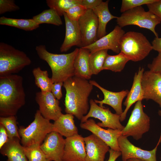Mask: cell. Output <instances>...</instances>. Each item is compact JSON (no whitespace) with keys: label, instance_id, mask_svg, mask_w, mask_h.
I'll return each mask as SVG.
<instances>
[{"label":"cell","instance_id":"cell-1","mask_svg":"<svg viewBox=\"0 0 161 161\" xmlns=\"http://www.w3.org/2000/svg\"><path fill=\"white\" fill-rule=\"evenodd\" d=\"M93 86L88 80L75 76L63 82V86L66 91L64 105L66 114L81 120L88 112L89 97Z\"/></svg>","mask_w":161,"mask_h":161},{"label":"cell","instance_id":"cell-43","mask_svg":"<svg viewBox=\"0 0 161 161\" xmlns=\"http://www.w3.org/2000/svg\"><path fill=\"white\" fill-rule=\"evenodd\" d=\"M109 152V158L106 161H115L121 155L120 152L117 151L111 148Z\"/></svg>","mask_w":161,"mask_h":161},{"label":"cell","instance_id":"cell-41","mask_svg":"<svg viewBox=\"0 0 161 161\" xmlns=\"http://www.w3.org/2000/svg\"><path fill=\"white\" fill-rule=\"evenodd\" d=\"M9 138L4 126L0 124V149L8 141Z\"/></svg>","mask_w":161,"mask_h":161},{"label":"cell","instance_id":"cell-14","mask_svg":"<svg viewBox=\"0 0 161 161\" xmlns=\"http://www.w3.org/2000/svg\"><path fill=\"white\" fill-rule=\"evenodd\" d=\"M65 139L59 133L52 131L46 136L40 148L46 158L54 161H63Z\"/></svg>","mask_w":161,"mask_h":161},{"label":"cell","instance_id":"cell-10","mask_svg":"<svg viewBox=\"0 0 161 161\" xmlns=\"http://www.w3.org/2000/svg\"><path fill=\"white\" fill-rule=\"evenodd\" d=\"M127 137L122 135L118 140L123 161H126L131 158L138 159L145 161H157L156 152L158 147L161 142V133L155 147L150 151L143 150L135 146Z\"/></svg>","mask_w":161,"mask_h":161},{"label":"cell","instance_id":"cell-12","mask_svg":"<svg viewBox=\"0 0 161 161\" xmlns=\"http://www.w3.org/2000/svg\"><path fill=\"white\" fill-rule=\"evenodd\" d=\"M35 100L38 105L39 110L45 119L55 121L63 114L59 100L51 92H36Z\"/></svg>","mask_w":161,"mask_h":161},{"label":"cell","instance_id":"cell-46","mask_svg":"<svg viewBox=\"0 0 161 161\" xmlns=\"http://www.w3.org/2000/svg\"><path fill=\"white\" fill-rule=\"evenodd\" d=\"M44 161H52L50 160L46 159Z\"/></svg>","mask_w":161,"mask_h":161},{"label":"cell","instance_id":"cell-4","mask_svg":"<svg viewBox=\"0 0 161 161\" xmlns=\"http://www.w3.org/2000/svg\"><path fill=\"white\" fill-rule=\"evenodd\" d=\"M120 49L130 61L137 62L145 58L153 49L152 44L142 33L129 31L121 39Z\"/></svg>","mask_w":161,"mask_h":161},{"label":"cell","instance_id":"cell-31","mask_svg":"<svg viewBox=\"0 0 161 161\" xmlns=\"http://www.w3.org/2000/svg\"><path fill=\"white\" fill-rule=\"evenodd\" d=\"M82 0H47L46 2L49 8L54 9L60 16L69 9L81 4Z\"/></svg>","mask_w":161,"mask_h":161},{"label":"cell","instance_id":"cell-27","mask_svg":"<svg viewBox=\"0 0 161 161\" xmlns=\"http://www.w3.org/2000/svg\"><path fill=\"white\" fill-rule=\"evenodd\" d=\"M129 61V59L121 52L115 55L108 54L105 60L103 69L115 72H120Z\"/></svg>","mask_w":161,"mask_h":161},{"label":"cell","instance_id":"cell-32","mask_svg":"<svg viewBox=\"0 0 161 161\" xmlns=\"http://www.w3.org/2000/svg\"><path fill=\"white\" fill-rule=\"evenodd\" d=\"M0 124L5 127L9 139L17 137L21 140L17 126L16 116L0 117Z\"/></svg>","mask_w":161,"mask_h":161},{"label":"cell","instance_id":"cell-47","mask_svg":"<svg viewBox=\"0 0 161 161\" xmlns=\"http://www.w3.org/2000/svg\"></svg>","mask_w":161,"mask_h":161},{"label":"cell","instance_id":"cell-5","mask_svg":"<svg viewBox=\"0 0 161 161\" xmlns=\"http://www.w3.org/2000/svg\"><path fill=\"white\" fill-rule=\"evenodd\" d=\"M31 63L24 52L7 44L0 43V77L15 74Z\"/></svg>","mask_w":161,"mask_h":161},{"label":"cell","instance_id":"cell-21","mask_svg":"<svg viewBox=\"0 0 161 161\" xmlns=\"http://www.w3.org/2000/svg\"><path fill=\"white\" fill-rule=\"evenodd\" d=\"M144 69L143 68L140 67L138 71L135 74L131 88L123 103L126 108L120 116V122H122L125 120L128 110L133 104L138 101H142L144 99L141 79Z\"/></svg>","mask_w":161,"mask_h":161},{"label":"cell","instance_id":"cell-35","mask_svg":"<svg viewBox=\"0 0 161 161\" xmlns=\"http://www.w3.org/2000/svg\"><path fill=\"white\" fill-rule=\"evenodd\" d=\"M87 9L81 4L74 6L66 12L68 18L71 20L78 21L86 12Z\"/></svg>","mask_w":161,"mask_h":161},{"label":"cell","instance_id":"cell-42","mask_svg":"<svg viewBox=\"0 0 161 161\" xmlns=\"http://www.w3.org/2000/svg\"><path fill=\"white\" fill-rule=\"evenodd\" d=\"M153 49L161 52V38L155 37L152 42Z\"/></svg>","mask_w":161,"mask_h":161},{"label":"cell","instance_id":"cell-6","mask_svg":"<svg viewBox=\"0 0 161 161\" xmlns=\"http://www.w3.org/2000/svg\"><path fill=\"white\" fill-rule=\"evenodd\" d=\"M18 131L23 146L41 145L47 135L53 131V124L44 118L38 110L33 121L26 127H20Z\"/></svg>","mask_w":161,"mask_h":161},{"label":"cell","instance_id":"cell-13","mask_svg":"<svg viewBox=\"0 0 161 161\" xmlns=\"http://www.w3.org/2000/svg\"><path fill=\"white\" fill-rule=\"evenodd\" d=\"M80 127L88 130L101 139L111 149L120 151L118 140L121 135V131L118 129L108 128L106 129L98 126L93 119H88L85 122L81 123Z\"/></svg>","mask_w":161,"mask_h":161},{"label":"cell","instance_id":"cell-2","mask_svg":"<svg viewBox=\"0 0 161 161\" xmlns=\"http://www.w3.org/2000/svg\"><path fill=\"white\" fill-rule=\"evenodd\" d=\"M23 78L12 74L0 77V116H16L25 103Z\"/></svg>","mask_w":161,"mask_h":161},{"label":"cell","instance_id":"cell-26","mask_svg":"<svg viewBox=\"0 0 161 161\" xmlns=\"http://www.w3.org/2000/svg\"><path fill=\"white\" fill-rule=\"evenodd\" d=\"M0 24L15 27L26 31H31L38 28V24L32 19H16L4 16L0 18Z\"/></svg>","mask_w":161,"mask_h":161},{"label":"cell","instance_id":"cell-34","mask_svg":"<svg viewBox=\"0 0 161 161\" xmlns=\"http://www.w3.org/2000/svg\"><path fill=\"white\" fill-rule=\"evenodd\" d=\"M157 0H123L120 11L123 13L129 10L144 4H147L156 1Z\"/></svg>","mask_w":161,"mask_h":161},{"label":"cell","instance_id":"cell-17","mask_svg":"<svg viewBox=\"0 0 161 161\" xmlns=\"http://www.w3.org/2000/svg\"><path fill=\"white\" fill-rule=\"evenodd\" d=\"M84 137L78 134L66 138L63 161H85Z\"/></svg>","mask_w":161,"mask_h":161},{"label":"cell","instance_id":"cell-23","mask_svg":"<svg viewBox=\"0 0 161 161\" xmlns=\"http://www.w3.org/2000/svg\"><path fill=\"white\" fill-rule=\"evenodd\" d=\"M74 116L63 114L53 124V131L66 138L78 134V130L74 120Z\"/></svg>","mask_w":161,"mask_h":161},{"label":"cell","instance_id":"cell-44","mask_svg":"<svg viewBox=\"0 0 161 161\" xmlns=\"http://www.w3.org/2000/svg\"><path fill=\"white\" fill-rule=\"evenodd\" d=\"M127 161H145L141 159L137 158H131L128 160Z\"/></svg>","mask_w":161,"mask_h":161},{"label":"cell","instance_id":"cell-28","mask_svg":"<svg viewBox=\"0 0 161 161\" xmlns=\"http://www.w3.org/2000/svg\"><path fill=\"white\" fill-rule=\"evenodd\" d=\"M107 49H103L90 53L89 58L90 70L92 75H97L103 70L106 58L108 55Z\"/></svg>","mask_w":161,"mask_h":161},{"label":"cell","instance_id":"cell-20","mask_svg":"<svg viewBox=\"0 0 161 161\" xmlns=\"http://www.w3.org/2000/svg\"><path fill=\"white\" fill-rule=\"evenodd\" d=\"M65 24V35L60 50L61 52L68 51L72 47L76 46L82 47V39L78 21L70 20L66 13L64 14Z\"/></svg>","mask_w":161,"mask_h":161},{"label":"cell","instance_id":"cell-18","mask_svg":"<svg viewBox=\"0 0 161 161\" xmlns=\"http://www.w3.org/2000/svg\"><path fill=\"white\" fill-rule=\"evenodd\" d=\"M86 153L85 161H104L109 146L95 135L84 137Z\"/></svg>","mask_w":161,"mask_h":161},{"label":"cell","instance_id":"cell-15","mask_svg":"<svg viewBox=\"0 0 161 161\" xmlns=\"http://www.w3.org/2000/svg\"><path fill=\"white\" fill-rule=\"evenodd\" d=\"M144 99H151L161 108V76L150 70L144 72L141 79Z\"/></svg>","mask_w":161,"mask_h":161},{"label":"cell","instance_id":"cell-39","mask_svg":"<svg viewBox=\"0 0 161 161\" xmlns=\"http://www.w3.org/2000/svg\"><path fill=\"white\" fill-rule=\"evenodd\" d=\"M63 82H59L53 83L52 87L51 92L58 100H60L62 97V87L63 86Z\"/></svg>","mask_w":161,"mask_h":161},{"label":"cell","instance_id":"cell-30","mask_svg":"<svg viewBox=\"0 0 161 161\" xmlns=\"http://www.w3.org/2000/svg\"><path fill=\"white\" fill-rule=\"evenodd\" d=\"M32 18L39 25L48 24L59 26L63 24L61 16L52 8L44 10Z\"/></svg>","mask_w":161,"mask_h":161},{"label":"cell","instance_id":"cell-16","mask_svg":"<svg viewBox=\"0 0 161 161\" xmlns=\"http://www.w3.org/2000/svg\"><path fill=\"white\" fill-rule=\"evenodd\" d=\"M125 33L121 27L116 25L109 33L98 39L93 44L83 48L89 50L90 53L101 50L110 49L119 54L120 52V41Z\"/></svg>","mask_w":161,"mask_h":161},{"label":"cell","instance_id":"cell-45","mask_svg":"<svg viewBox=\"0 0 161 161\" xmlns=\"http://www.w3.org/2000/svg\"><path fill=\"white\" fill-rule=\"evenodd\" d=\"M158 115L161 117V109L159 110L158 112Z\"/></svg>","mask_w":161,"mask_h":161},{"label":"cell","instance_id":"cell-9","mask_svg":"<svg viewBox=\"0 0 161 161\" xmlns=\"http://www.w3.org/2000/svg\"><path fill=\"white\" fill-rule=\"evenodd\" d=\"M89 103V110L87 114L82 118L81 123H84L89 117H92L101 121L97 124L102 128L106 127L121 131L123 129L124 126L120 122V115L112 113L109 108H105L100 106L92 99L90 100Z\"/></svg>","mask_w":161,"mask_h":161},{"label":"cell","instance_id":"cell-37","mask_svg":"<svg viewBox=\"0 0 161 161\" xmlns=\"http://www.w3.org/2000/svg\"><path fill=\"white\" fill-rule=\"evenodd\" d=\"M148 67L149 70L161 76V52L159 53L152 62L148 64Z\"/></svg>","mask_w":161,"mask_h":161},{"label":"cell","instance_id":"cell-8","mask_svg":"<svg viewBox=\"0 0 161 161\" xmlns=\"http://www.w3.org/2000/svg\"><path fill=\"white\" fill-rule=\"evenodd\" d=\"M142 101L136 103L128 122L121 131L122 135L132 137L138 140L150 128V117L144 112Z\"/></svg>","mask_w":161,"mask_h":161},{"label":"cell","instance_id":"cell-19","mask_svg":"<svg viewBox=\"0 0 161 161\" xmlns=\"http://www.w3.org/2000/svg\"><path fill=\"white\" fill-rule=\"evenodd\" d=\"M89 82L92 85L100 89L104 95L103 100H95V103L99 104V106L102 107H103V104L110 106L114 109L117 114L120 116L123 112L122 108L123 100L127 96L129 91L126 90L119 92L110 91L101 86L95 80H90Z\"/></svg>","mask_w":161,"mask_h":161},{"label":"cell","instance_id":"cell-33","mask_svg":"<svg viewBox=\"0 0 161 161\" xmlns=\"http://www.w3.org/2000/svg\"><path fill=\"white\" fill-rule=\"evenodd\" d=\"M23 148L28 161H44L47 159L40 145L35 144L28 147L23 146Z\"/></svg>","mask_w":161,"mask_h":161},{"label":"cell","instance_id":"cell-36","mask_svg":"<svg viewBox=\"0 0 161 161\" xmlns=\"http://www.w3.org/2000/svg\"><path fill=\"white\" fill-rule=\"evenodd\" d=\"M20 9L14 0H0V14L7 12L16 11Z\"/></svg>","mask_w":161,"mask_h":161},{"label":"cell","instance_id":"cell-11","mask_svg":"<svg viewBox=\"0 0 161 161\" xmlns=\"http://www.w3.org/2000/svg\"><path fill=\"white\" fill-rule=\"evenodd\" d=\"M82 39V47L90 45L97 40L98 21L92 10H87L78 21Z\"/></svg>","mask_w":161,"mask_h":161},{"label":"cell","instance_id":"cell-40","mask_svg":"<svg viewBox=\"0 0 161 161\" xmlns=\"http://www.w3.org/2000/svg\"><path fill=\"white\" fill-rule=\"evenodd\" d=\"M102 1V0H82L81 4L87 10H93Z\"/></svg>","mask_w":161,"mask_h":161},{"label":"cell","instance_id":"cell-25","mask_svg":"<svg viewBox=\"0 0 161 161\" xmlns=\"http://www.w3.org/2000/svg\"><path fill=\"white\" fill-rule=\"evenodd\" d=\"M109 1H102L93 10L98 19V39L106 35V28L107 23L111 20L117 18L112 15L110 12L108 8Z\"/></svg>","mask_w":161,"mask_h":161},{"label":"cell","instance_id":"cell-24","mask_svg":"<svg viewBox=\"0 0 161 161\" xmlns=\"http://www.w3.org/2000/svg\"><path fill=\"white\" fill-rule=\"evenodd\" d=\"M90 53L89 50L86 48H79L74 64L75 76L87 80L91 78L92 75L90 70L89 62Z\"/></svg>","mask_w":161,"mask_h":161},{"label":"cell","instance_id":"cell-7","mask_svg":"<svg viewBox=\"0 0 161 161\" xmlns=\"http://www.w3.org/2000/svg\"><path fill=\"white\" fill-rule=\"evenodd\" d=\"M118 26L122 28L129 25H136L151 30L156 37L158 35L155 30L156 26L160 23V19L149 11H145L140 6L129 10L116 18Z\"/></svg>","mask_w":161,"mask_h":161},{"label":"cell","instance_id":"cell-29","mask_svg":"<svg viewBox=\"0 0 161 161\" xmlns=\"http://www.w3.org/2000/svg\"><path fill=\"white\" fill-rule=\"evenodd\" d=\"M32 73L35 78V84L40 89L41 92H51L53 83L51 78L49 77L47 71L42 70L38 67L34 68Z\"/></svg>","mask_w":161,"mask_h":161},{"label":"cell","instance_id":"cell-22","mask_svg":"<svg viewBox=\"0 0 161 161\" xmlns=\"http://www.w3.org/2000/svg\"><path fill=\"white\" fill-rule=\"evenodd\" d=\"M20 141L17 137L9 139L0 149L1 154L7 157V161H28Z\"/></svg>","mask_w":161,"mask_h":161},{"label":"cell","instance_id":"cell-38","mask_svg":"<svg viewBox=\"0 0 161 161\" xmlns=\"http://www.w3.org/2000/svg\"><path fill=\"white\" fill-rule=\"evenodd\" d=\"M148 11L157 16L161 21V0L146 5Z\"/></svg>","mask_w":161,"mask_h":161},{"label":"cell","instance_id":"cell-3","mask_svg":"<svg viewBox=\"0 0 161 161\" xmlns=\"http://www.w3.org/2000/svg\"><path fill=\"white\" fill-rule=\"evenodd\" d=\"M79 49L76 48L69 53L58 54L48 51L45 45H40L35 47L39 58L46 62L50 67L53 83L64 82L75 76L74 64Z\"/></svg>","mask_w":161,"mask_h":161}]
</instances>
